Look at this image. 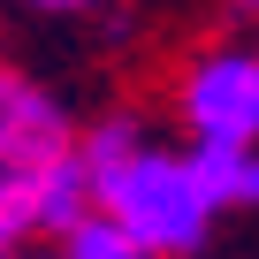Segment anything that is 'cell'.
I'll use <instances>...</instances> for the list:
<instances>
[{
    "instance_id": "cell-5",
    "label": "cell",
    "mask_w": 259,
    "mask_h": 259,
    "mask_svg": "<svg viewBox=\"0 0 259 259\" xmlns=\"http://www.w3.org/2000/svg\"><path fill=\"white\" fill-rule=\"evenodd\" d=\"M191 168L213 206H259V153L251 145H198Z\"/></svg>"
},
{
    "instance_id": "cell-8",
    "label": "cell",
    "mask_w": 259,
    "mask_h": 259,
    "mask_svg": "<svg viewBox=\"0 0 259 259\" xmlns=\"http://www.w3.org/2000/svg\"><path fill=\"white\" fill-rule=\"evenodd\" d=\"M38 8H99V0H38Z\"/></svg>"
},
{
    "instance_id": "cell-1",
    "label": "cell",
    "mask_w": 259,
    "mask_h": 259,
    "mask_svg": "<svg viewBox=\"0 0 259 259\" xmlns=\"http://www.w3.org/2000/svg\"><path fill=\"white\" fill-rule=\"evenodd\" d=\"M99 206L138 236L145 251H160V259L168 251H191L206 236V213H213L198 168L176 160V153H153V145H138L114 176H99Z\"/></svg>"
},
{
    "instance_id": "cell-4",
    "label": "cell",
    "mask_w": 259,
    "mask_h": 259,
    "mask_svg": "<svg viewBox=\"0 0 259 259\" xmlns=\"http://www.w3.org/2000/svg\"><path fill=\"white\" fill-rule=\"evenodd\" d=\"M23 176H31V198H38V229H76V221H84V206L99 198V191H92L84 153H54L46 168H23Z\"/></svg>"
},
{
    "instance_id": "cell-2",
    "label": "cell",
    "mask_w": 259,
    "mask_h": 259,
    "mask_svg": "<svg viewBox=\"0 0 259 259\" xmlns=\"http://www.w3.org/2000/svg\"><path fill=\"white\" fill-rule=\"evenodd\" d=\"M183 122L198 145H251L259 138V54H206L183 76Z\"/></svg>"
},
{
    "instance_id": "cell-9",
    "label": "cell",
    "mask_w": 259,
    "mask_h": 259,
    "mask_svg": "<svg viewBox=\"0 0 259 259\" xmlns=\"http://www.w3.org/2000/svg\"><path fill=\"white\" fill-rule=\"evenodd\" d=\"M251 8H259V0H251Z\"/></svg>"
},
{
    "instance_id": "cell-6",
    "label": "cell",
    "mask_w": 259,
    "mask_h": 259,
    "mask_svg": "<svg viewBox=\"0 0 259 259\" xmlns=\"http://www.w3.org/2000/svg\"><path fill=\"white\" fill-rule=\"evenodd\" d=\"M69 259H160V251H145L138 236L99 206V213H84V221L69 229Z\"/></svg>"
},
{
    "instance_id": "cell-3",
    "label": "cell",
    "mask_w": 259,
    "mask_h": 259,
    "mask_svg": "<svg viewBox=\"0 0 259 259\" xmlns=\"http://www.w3.org/2000/svg\"><path fill=\"white\" fill-rule=\"evenodd\" d=\"M54 153H69L61 107L31 76H8V69H0V168H46Z\"/></svg>"
},
{
    "instance_id": "cell-7",
    "label": "cell",
    "mask_w": 259,
    "mask_h": 259,
    "mask_svg": "<svg viewBox=\"0 0 259 259\" xmlns=\"http://www.w3.org/2000/svg\"><path fill=\"white\" fill-rule=\"evenodd\" d=\"M38 229V198H31V176L23 168H0V259H8L23 236Z\"/></svg>"
}]
</instances>
